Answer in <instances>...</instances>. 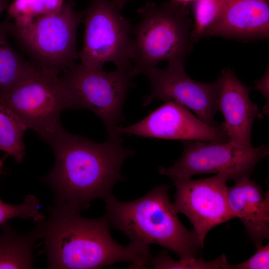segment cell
Masks as SVG:
<instances>
[{
	"instance_id": "cell-24",
	"label": "cell",
	"mask_w": 269,
	"mask_h": 269,
	"mask_svg": "<svg viewBox=\"0 0 269 269\" xmlns=\"http://www.w3.org/2000/svg\"><path fill=\"white\" fill-rule=\"evenodd\" d=\"M255 88L259 90L263 96L269 102V70L266 71L264 75L260 79L255 81Z\"/></svg>"
},
{
	"instance_id": "cell-11",
	"label": "cell",
	"mask_w": 269,
	"mask_h": 269,
	"mask_svg": "<svg viewBox=\"0 0 269 269\" xmlns=\"http://www.w3.org/2000/svg\"><path fill=\"white\" fill-rule=\"evenodd\" d=\"M182 61L168 62L164 68L154 67L146 74L150 85V92L142 101L146 106L154 100L164 102L174 101L192 111L206 124L220 126L215 121L218 111L219 85L195 81L189 77Z\"/></svg>"
},
{
	"instance_id": "cell-22",
	"label": "cell",
	"mask_w": 269,
	"mask_h": 269,
	"mask_svg": "<svg viewBox=\"0 0 269 269\" xmlns=\"http://www.w3.org/2000/svg\"><path fill=\"white\" fill-rule=\"evenodd\" d=\"M39 206L38 199L33 195H26L23 202L19 205L5 203L0 199V225L15 217L33 219L35 222L42 220L44 216L39 213Z\"/></svg>"
},
{
	"instance_id": "cell-12",
	"label": "cell",
	"mask_w": 269,
	"mask_h": 269,
	"mask_svg": "<svg viewBox=\"0 0 269 269\" xmlns=\"http://www.w3.org/2000/svg\"><path fill=\"white\" fill-rule=\"evenodd\" d=\"M146 117L134 124L119 127V135L127 134L138 137L157 139L201 140L213 142H226L230 139L221 126H210L186 107L168 101Z\"/></svg>"
},
{
	"instance_id": "cell-15",
	"label": "cell",
	"mask_w": 269,
	"mask_h": 269,
	"mask_svg": "<svg viewBox=\"0 0 269 269\" xmlns=\"http://www.w3.org/2000/svg\"><path fill=\"white\" fill-rule=\"evenodd\" d=\"M227 188L228 201L234 217L242 222L256 248L269 238V192L263 193L249 176L236 179Z\"/></svg>"
},
{
	"instance_id": "cell-13",
	"label": "cell",
	"mask_w": 269,
	"mask_h": 269,
	"mask_svg": "<svg viewBox=\"0 0 269 269\" xmlns=\"http://www.w3.org/2000/svg\"><path fill=\"white\" fill-rule=\"evenodd\" d=\"M217 81L218 110L225 120L221 126L232 142L246 147L253 146V123L256 120L263 119L264 116L251 100L250 88L243 84L229 68L222 71Z\"/></svg>"
},
{
	"instance_id": "cell-23",
	"label": "cell",
	"mask_w": 269,
	"mask_h": 269,
	"mask_svg": "<svg viewBox=\"0 0 269 269\" xmlns=\"http://www.w3.org/2000/svg\"><path fill=\"white\" fill-rule=\"evenodd\" d=\"M257 251L243 263L231 265L230 269H269V244L257 249Z\"/></svg>"
},
{
	"instance_id": "cell-18",
	"label": "cell",
	"mask_w": 269,
	"mask_h": 269,
	"mask_svg": "<svg viewBox=\"0 0 269 269\" xmlns=\"http://www.w3.org/2000/svg\"><path fill=\"white\" fill-rule=\"evenodd\" d=\"M5 22H0V95L12 88L32 64L23 60L8 40Z\"/></svg>"
},
{
	"instance_id": "cell-2",
	"label": "cell",
	"mask_w": 269,
	"mask_h": 269,
	"mask_svg": "<svg viewBox=\"0 0 269 269\" xmlns=\"http://www.w3.org/2000/svg\"><path fill=\"white\" fill-rule=\"evenodd\" d=\"M49 217L36 222L44 239L47 268L96 269L119 262L130 268L146 269L151 257L149 251L129 243L123 246L110 234V224L104 215L88 219L81 211L70 206L55 203L49 209Z\"/></svg>"
},
{
	"instance_id": "cell-14",
	"label": "cell",
	"mask_w": 269,
	"mask_h": 269,
	"mask_svg": "<svg viewBox=\"0 0 269 269\" xmlns=\"http://www.w3.org/2000/svg\"><path fill=\"white\" fill-rule=\"evenodd\" d=\"M242 40L267 39L269 0H222L219 15L203 37Z\"/></svg>"
},
{
	"instance_id": "cell-5",
	"label": "cell",
	"mask_w": 269,
	"mask_h": 269,
	"mask_svg": "<svg viewBox=\"0 0 269 269\" xmlns=\"http://www.w3.org/2000/svg\"><path fill=\"white\" fill-rule=\"evenodd\" d=\"M27 126L47 142L62 127L63 111L72 109L67 88L58 74L32 64L20 80L0 95Z\"/></svg>"
},
{
	"instance_id": "cell-4",
	"label": "cell",
	"mask_w": 269,
	"mask_h": 269,
	"mask_svg": "<svg viewBox=\"0 0 269 269\" xmlns=\"http://www.w3.org/2000/svg\"><path fill=\"white\" fill-rule=\"evenodd\" d=\"M138 14L132 32L134 77L146 75L162 61L185 62L193 42L192 22L185 6L170 0L160 4L147 2Z\"/></svg>"
},
{
	"instance_id": "cell-19",
	"label": "cell",
	"mask_w": 269,
	"mask_h": 269,
	"mask_svg": "<svg viewBox=\"0 0 269 269\" xmlns=\"http://www.w3.org/2000/svg\"><path fill=\"white\" fill-rule=\"evenodd\" d=\"M230 264L223 255L212 261H205L202 258L172 259L167 252H161L151 256L148 267L156 269H230Z\"/></svg>"
},
{
	"instance_id": "cell-10",
	"label": "cell",
	"mask_w": 269,
	"mask_h": 269,
	"mask_svg": "<svg viewBox=\"0 0 269 269\" xmlns=\"http://www.w3.org/2000/svg\"><path fill=\"white\" fill-rule=\"evenodd\" d=\"M236 179L234 173L226 171L205 178L173 181V206L188 218L202 245L212 229L235 218L228 204L227 182Z\"/></svg>"
},
{
	"instance_id": "cell-9",
	"label": "cell",
	"mask_w": 269,
	"mask_h": 269,
	"mask_svg": "<svg viewBox=\"0 0 269 269\" xmlns=\"http://www.w3.org/2000/svg\"><path fill=\"white\" fill-rule=\"evenodd\" d=\"M180 157L168 168L160 167L158 172L172 181L188 180L196 175L234 173L237 178L250 176L257 164L269 153L264 144L246 147L229 141L213 142L201 140L183 141Z\"/></svg>"
},
{
	"instance_id": "cell-16",
	"label": "cell",
	"mask_w": 269,
	"mask_h": 269,
	"mask_svg": "<svg viewBox=\"0 0 269 269\" xmlns=\"http://www.w3.org/2000/svg\"><path fill=\"white\" fill-rule=\"evenodd\" d=\"M0 234V269H32L35 242L41 238L37 227L20 234L6 223Z\"/></svg>"
},
{
	"instance_id": "cell-25",
	"label": "cell",
	"mask_w": 269,
	"mask_h": 269,
	"mask_svg": "<svg viewBox=\"0 0 269 269\" xmlns=\"http://www.w3.org/2000/svg\"><path fill=\"white\" fill-rule=\"evenodd\" d=\"M129 0H112L113 3L120 10H121L123 8L126 3Z\"/></svg>"
},
{
	"instance_id": "cell-3",
	"label": "cell",
	"mask_w": 269,
	"mask_h": 269,
	"mask_svg": "<svg viewBox=\"0 0 269 269\" xmlns=\"http://www.w3.org/2000/svg\"><path fill=\"white\" fill-rule=\"evenodd\" d=\"M169 186H156L143 196L129 202L106 198L105 213L111 226L122 231L130 243L149 250L157 244L176 254L180 259L196 258L203 247L193 231L181 222L170 201Z\"/></svg>"
},
{
	"instance_id": "cell-6",
	"label": "cell",
	"mask_w": 269,
	"mask_h": 269,
	"mask_svg": "<svg viewBox=\"0 0 269 269\" xmlns=\"http://www.w3.org/2000/svg\"><path fill=\"white\" fill-rule=\"evenodd\" d=\"M84 11L69 0L57 11L27 22H5L8 32L23 45L38 61V66L57 73L75 64L76 33Z\"/></svg>"
},
{
	"instance_id": "cell-27",
	"label": "cell",
	"mask_w": 269,
	"mask_h": 269,
	"mask_svg": "<svg viewBox=\"0 0 269 269\" xmlns=\"http://www.w3.org/2000/svg\"><path fill=\"white\" fill-rule=\"evenodd\" d=\"M170 0L176 4L185 6V5H186L189 2L191 1H194L195 0Z\"/></svg>"
},
{
	"instance_id": "cell-26",
	"label": "cell",
	"mask_w": 269,
	"mask_h": 269,
	"mask_svg": "<svg viewBox=\"0 0 269 269\" xmlns=\"http://www.w3.org/2000/svg\"><path fill=\"white\" fill-rule=\"evenodd\" d=\"M11 0H0V14L7 7Z\"/></svg>"
},
{
	"instance_id": "cell-8",
	"label": "cell",
	"mask_w": 269,
	"mask_h": 269,
	"mask_svg": "<svg viewBox=\"0 0 269 269\" xmlns=\"http://www.w3.org/2000/svg\"><path fill=\"white\" fill-rule=\"evenodd\" d=\"M112 0H92L82 20L84 25L80 63L103 69L113 63L117 69L132 71V32L130 21Z\"/></svg>"
},
{
	"instance_id": "cell-7",
	"label": "cell",
	"mask_w": 269,
	"mask_h": 269,
	"mask_svg": "<svg viewBox=\"0 0 269 269\" xmlns=\"http://www.w3.org/2000/svg\"><path fill=\"white\" fill-rule=\"evenodd\" d=\"M61 77L68 90L72 109H87L102 121L109 138L121 136L117 129L124 120L123 107L134 86L132 71H105L79 63Z\"/></svg>"
},
{
	"instance_id": "cell-17",
	"label": "cell",
	"mask_w": 269,
	"mask_h": 269,
	"mask_svg": "<svg viewBox=\"0 0 269 269\" xmlns=\"http://www.w3.org/2000/svg\"><path fill=\"white\" fill-rule=\"evenodd\" d=\"M27 130L17 115L0 101V150L17 163L21 162L25 155L23 136Z\"/></svg>"
},
{
	"instance_id": "cell-28",
	"label": "cell",
	"mask_w": 269,
	"mask_h": 269,
	"mask_svg": "<svg viewBox=\"0 0 269 269\" xmlns=\"http://www.w3.org/2000/svg\"><path fill=\"white\" fill-rule=\"evenodd\" d=\"M6 157H3L1 158H0V174L1 171V169L3 165L4 161Z\"/></svg>"
},
{
	"instance_id": "cell-1",
	"label": "cell",
	"mask_w": 269,
	"mask_h": 269,
	"mask_svg": "<svg viewBox=\"0 0 269 269\" xmlns=\"http://www.w3.org/2000/svg\"><path fill=\"white\" fill-rule=\"evenodd\" d=\"M55 162L42 178L52 189L56 203L81 211L97 198L112 194L116 183L125 178L121 172L124 161L135 152L123 145L121 136L101 143L69 133L60 128L48 142Z\"/></svg>"
},
{
	"instance_id": "cell-21",
	"label": "cell",
	"mask_w": 269,
	"mask_h": 269,
	"mask_svg": "<svg viewBox=\"0 0 269 269\" xmlns=\"http://www.w3.org/2000/svg\"><path fill=\"white\" fill-rule=\"evenodd\" d=\"M222 0H195L193 12L192 42L203 37L205 30L215 21L221 9Z\"/></svg>"
},
{
	"instance_id": "cell-20",
	"label": "cell",
	"mask_w": 269,
	"mask_h": 269,
	"mask_svg": "<svg viewBox=\"0 0 269 269\" xmlns=\"http://www.w3.org/2000/svg\"><path fill=\"white\" fill-rule=\"evenodd\" d=\"M62 0H14L8 7V14L14 22L23 23L58 10Z\"/></svg>"
}]
</instances>
